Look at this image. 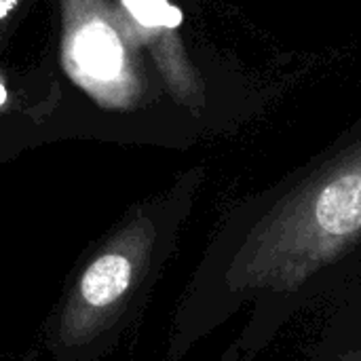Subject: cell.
<instances>
[{
	"label": "cell",
	"mask_w": 361,
	"mask_h": 361,
	"mask_svg": "<svg viewBox=\"0 0 361 361\" xmlns=\"http://www.w3.org/2000/svg\"><path fill=\"white\" fill-rule=\"evenodd\" d=\"M17 4V0H0V19L8 15V11H13V6Z\"/></svg>",
	"instance_id": "7"
},
{
	"label": "cell",
	"mask_w": 361,
	"mask_h": 361,
	"mask_svg": "<svg viewBox=\"0 0 361 361\" xmlns=\"http://www.w3.org/2000/svg\"><path fill=\"white\" fill-rule=\"evenodd\" d=\"M74 53L78 63L99 78L116 76L123 66V44L106 23L87 25L74 42Z\"/></svg>",
	"instance_id": "4"
},
{
	"label": "cell",
	"mask_w": 361,
	"mask_h": 361,
	"mask_svg": "<svg viewBox=\"0 0 361 361\" xmlns=\"http://www.w3.org/2000/svg\"><path fill=\"white\" fill-rule=\"evenodd\" d=\"M222 361H256V357H254V355H250V353H245V351H241L237 345H231V347H228V351L224 353Z\"/></svg>",
	"instance_id": "6"
},
{
	"label": "cell",
	"mask_w": 361,
	"mask_h": 361,
	"mask_svg": "<svg viewBox=\"0 0 361 361\" xmlns=\"http://www.w3.org/2000/svg\"><path fill=\"white\" fill-rule=\"evenodd\" d=\"M4 99H6V91H4V87L0 85V104H4Z\"/></svg>",
	"instance_id": "8"
},
{
	"label": "cell",
	"mask_w": 361,
	"mask_h": 361,
	"mask_svg": "<svg viewBox=\"0 0 361 361\" xmlns=\"http://www.w3.org/2000/svg\"><path fill=\"white\" fill-rule=\"evenodd\" d=\"M123 4L146 27H176L182 21L180 8L167 0H123Z\"/></svg>",
	"instance_id": "5"
},
{
	"label": "cell",
	"mask_w": 361,
	"mask_h": 361,
	"mask_svg": "<svg viewBox=\"0 0 361 361\" xmlns=\"http://www.w3.org/2000/svg\"><path fill=\"white\" fill-rule=\"evenodd\" d=\"M180 222L182 214L176 218H131L104 243L99 254L82 271L61 311L57 326L61 347L76 349L91 345L118 319L142 279L150 275L152 262L161 258Z\"/></svg>",
	"instance_id": "2"
},
{
	"label": "cell",
	"mask_w": 361,
	"mask_h": 361,
	"mask_svg": "<svg viewBox=\"0 0 361 361\" xmlns=\"http://www.w3.org/2000/svg\"><path fill=\"white\" fill-rule=\"evenodd\" d=\"M300 351L307 361H361V273L317 307Z\"/></svg>",
	"instance_id": "3"
},
{
	"label": "cell",
	"mask_w": 361,
	"mask_h": 361,
	"mask_svg": "<svg viewBox=\"0 0 361 361\" xmlns=\"http://www.w3.org/2000/svg\"><path fill=\"white\" fill-rule=\"evenodd\" d=\"M361 273V114L328 146L243 199L214 241L209 322L243 309L233 345L258 357Z\"/></svg>",
	"instance_id": "1"
}]
</instances>
